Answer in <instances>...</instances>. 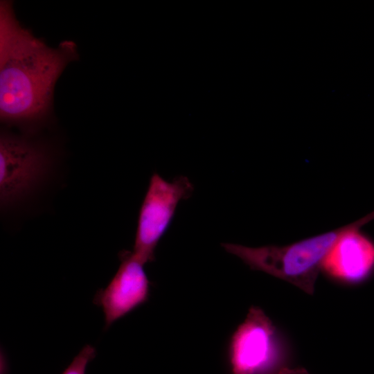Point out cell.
<instances>
[{
  "label": "cell",
  "mask_w": 374,
  "mask_h": 374,
  "mask_svg": "<svg viewBox=\"0 0 374 374\" xmlns=\"http://www.w3.org/2000/svg\"><path fill=\"white\" fill-rule=\"evenodd\" d=\"M78 58L72 41L56 48L22 26L12 3H0V118L3 123L30 128L51 115L55 83Z\"/></svg>",
  "instance_id": "1"
},
{
  "label": "cell",
  "mask_w": 374,
  "mask_h": 374,
  "mask_svg": "<svg viewBox=\"0 0 374 374\" xmlns=\"http://www.w3.org/2000/svg\"><path fill=\"white\" fill-rule=\"evenodd\" d=\"M346 226L285 246L250 247L223 243L229 253L252 269L283 279L312 294L322 262Z\"/></svg>",
  "instance_id": "2"
},
{
  "label": "cell",
  "mask_w": 374,
  "mask_h": 374,
  "mask_svg": "<svg viewBox=\"0 0 374 374\" xmlns=\"http://www.w3.org/2000/svg\"><path fill=\"white\" fill-rule=\"evenodd\" d=\"M194 190L187 177L167 181L157 173L150 180L140 208L132 252L144 264L154 259L156 247L168 229L177 207Z\"/></svg>",
  "instance_id": "3"
},
{
  "label": "cell",
  "mask_w": 374,
  "mask_h": 374,
  "mask_svg": "<svg viewBox=\"0 0 374 374\" xmlns=\"http://www.w3.org/2000/svg\"><path fill=\"white\" fill-rule=\"evenodd\" d=\"M46 148L29 137L2 131L0 136V199L9 206L28 195L46 174Z\"/></svg>",
  "instance_id": "4"
},
{
  "label": "cell",
  "mask_w": 374,
  "mask_h": 374,
  "mask_svg": "<svg viewBox=\"0 0 374 374\" xmlns=\"http://www.w3.org/2000/svg\"><path fill=\"white\" fill-rule=\"evenodd\" d=\"M232 374H262L277 356L276 330L258 307L252 306L233 333L229 350Z\"/></svg>",
  "instance_id": "5"
},
{
  "label": "cell",
  "mask_w": 374,
  "mask_h": 374,
  "mask_svg": "<svg viewBox=\"0 0 374 374\" xmlns=\"http://www.w3.org/2000/svg\"><path fill=\"white\" fill-rule=\"evenodd\" d=\"M121 265L112 279L93 297V303L101 307L105 328L145 303L150 295V280L144 263L132 251L120 253Z\"/></svg>",
  "instance_id": "6"
},
{
  "label": "cell",
  "mask_w": 374,
  "mask_h": 374,
  "mask_svg": "<svg viewBox=\"0 0 374 374\" xmlns=\"http://www.w3.org/2000/svg\"><path fill=\"white\" fill-rule=\"evenodd\" d=\"M368 217L346 225V229L324 258L321 269L347 283L365 280L374 270V242L359 228Z\"/></svg>",
  "instance_id": "7"
},
{
  "label": "cell",
  "mask_w": 374,
  "mask_h": 374,
  "mask_svg": "<svg viewBox=\"0 0 374 374\" xmlns=\"http://www.w3.org/2000/svg\"><path fill=\"white\" fill-rule=\"evenodd\" d=\"M95 356V348L90 345L84 346L62 374H86L87 365Z\"/></svg>",
  "instance_id": "8"
},
{
  "label": "cell",
  "mask_w": 374,
  "mask_h": 374,
  "mask_svg": "<svg viewBox=\"0 0 374 374\" xmlns=\"http://www.w3.org/2000/svg\"><path fill=\"white\" fill-rule=\"evenodd\" d=\"M268 374H310L305 369L303 368H290L283 367L279 370L269 373Z\"/></svg>",
  "instance_id": "9"
}]
</instances>
